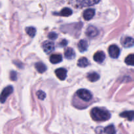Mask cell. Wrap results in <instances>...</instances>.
Listing matches in <instances>:
<instances>
[{"label": "cell", "instance_id": "12", "mask_svg": "<svg viewBox=\"0 0 134 134\" xmlns=\"http://www.w3.org/2000/svg\"><path fill=\"white\" fill-rule=\"evenodd\" d=\"M64 56L67 59H69V60L74 58L75 56L74 50L71 48H69V47L67 48L64 52Z\"/></svg>", "mask_w": 134, "mask_h": 134}, {"label": "cell", "instance_id": "13", "mask_svg": "<svg viewBox=\"0 0 134 134\" xmlns=\"http://www.w3.org/2000/svg\"><path fill=\"white\" fill-rule=\"evenodd\" d=\"M50 61H51V62L52 64H56L62 61V56L60 54H52L51 56V57H50Z\"/></svg>", "mask_w": 134, "mask_h": 134}, {"label": "cell", "instance_id": "2", "mask_svg": "<svg viewBox=\"0 0 134 134\" xmlns=\"http://www.w3.org/2000/svg\"><path fill=\"white\" fill-rule=\"evenodd\" d=\"M77 95L80 99L85 101V102H89L92 98V94L89 90L86 89H80L77 92Z\"/></svg>", "mask_w": 134, "mask_h": 134}, {"label": "cell", "instance_id": "16", "mask_svg": "<svg viewBox=\"0 0 134 134\" xmlns=\"http://www.w3.org/2000/svg\"><path fill=\"white\" fill-rule=\"evenodd\" d=\"M35 68H36L37 71L40 73H44V72L47 70V67H46V65L42 62H38L37 63V64H35Z\"/></svg>", "mask_w": 134, "mask_h": 134}, {"label": "cell", "instance_id": "4", "mask_svg": "<svg viewBox=\"0 0 134 134\" xmlns=\"http://www.w3.org/2000/svg\"><path fill=\"white\" fill-rule=\"evenodd\" d=\"M13 88L12 86H8L3 89V90L1 92V102L3 103L6 101L7 98L13 93Z\"/></svg>", "mask_w": 134, "mask_h": 134}, {"label": "cell", "instance_id": "26", "mask_svg": "<svg viewBox=\"0 0 134 134\" xmlns=\"http://www.w3.org/2000/svg\"><path fill=\"white\" fill-rule=\"evenodd\" d=\"M67 44H68V41H67L65 39H64V40L61 41V42L60 43V44H59V45L60 46V47H65V46L67 45Z\"/></svg>", "mask_w": 134, "mask_h": 134}, {"label": "cell", "instance_id": "7", "mask_svg": "<svg viewBox=\"0 0 134 134\" xmlns=\"http://www.w3.org/2000/svg\"><path fill=\"white\" fill-rule=\"evenodd\" d=\"M55 73L58 78L61 81H64L67 77V70L64 68H58L55 71Z\"/></svg>", "mask_w": 134, "mask_h": 134}, {"label": "cell", "instance_id": "22", "mask_svg": "<svg viewBox=\"0 0 134 134\" xmlns=\"http://www.w3.org/2000/svg\"><path fill=\"white\" fill-rule=\"evenodd\" d=\"M36 94L37 98H39V99H41V100H43V99L46 98L45 93L43 91H42V90H39V91L37 92Z\"/></svg>", "mask_w": 134, "mask_h": 134}, {"label": "cell", "instance_id": "24", "mask_svg": "<svg viewBox=\"0 0 134 134\" xmlns=\"http://www.w3.org/2000/svg\"><path fill=\"white\" fill-rule=\"evenodd\" d=\"M57 37H58L57 34H56L55 32H51L48 34V38L51 39H52V40L56 39V38H57Z\"/></svg>", "mask_w": 134, "mask_h": 134}, {"label": "cell", "instance_id": "11", "mask_svg": "<svg viewBox=\"0 0 134 134\" xmlns=\"http://www.w3.org/2000/svg\"><path fill=\"white\" fill-rule=\"evenodd\" d=\"M122 44L125 48H130L134 45V39L130 37H126L122 41Z\"/></svg>", "mask_w": 134, "mask_h": 134}, {"label": "cell", "instance_id": "15", "mask_svg": "<svg viewBox=\"0 0 134 134\" xmlns=\"http://www.w3.org/2000/svg\"><path fill=\"white\" fill-rule=\"evenodd\" d=\"M89 64V62L88 59L85 57H82L77 62V65L80 68H85L88 66Z\"/></svg>", "mask_w": 134, "mask_h": 134}, {"label": "cell", "instance_id": "23", "mask_svg": "<svg viewBox=\"0 0 134 134\" xmlns=\"http://www.w3.org/2000/svg\"><path fill=\"white\" fill-rule=\"evenodd\" d=\"M80 3H82V6H88V5H94L95 3H98L99 1H79Z\"/></svg>", "mask_w": 134, "mask_h": 134}, {"label": "cell", "instance_id": "25", "mask_svg": "<svg viewBox=\"0 0 134 134\" xmlns=\"http://www.w3.org/2000/svg\"><path fill=\"white\" fill-rule=\"evenodd\" d=\"M10 77L12 81H15V80H16V73L15 71L10 72Z\"/></svg>", "mask_w": 134, "mask_h": 134}, {"label": "cell", "instance_id": "9", "mask_svg": "<svg viewBox=\"0 0 134 134\" xmlns=\"http://www.w3.org/2000/svg\"><path fill=\"white\" fill-rule=\"evenodd\" d=\"M105 58V54L103 51H99L97 52L94 55V61L98 63H102L104 61Z\"/></svg>", "mask_w": 134, "mask_h": 134}, {"label": "cell", "instance_id": "14", "mask_svg": "<svg viewBox=\"0 0 134 134\" xmlns=\"http://www.w3.org/2000/svg\"><path fill=\"white\" fill-rule=\"evenodd\" d=\"M88 44V42L86 40H81L79 42L78 44V48L81 52H83L87 50Z\"/></svg>", "mask_w": 134, "mask_h": 134}, {"label": "cell", "instance_id": "3", "mask_svg": "<svg viewBox=\"0 0 134 134\" xmlns=\"http://www.w3.org/2000/svg\"><path fill=\"white\" fill-rule=\"evenodd\" d=\"M109 54L112 58H118L120 55V49L119 47L115 44H112L109 47Z\"/></svg>", "mask_w": 134, "mask_h": 134}, {"label": "cell", "instance_id": "1", "mask_svg": "<svg viewBox=\"0 0 134 134\" xmlns=\"http://www.w3.org/2000/svg\"><path fill=\"white\" fill-rule=\"evenodd\" d=\"M91 116L96 121H106L111 118V114L108 111L99 107H95L92 109Z\"/></svg>", "mask_w": 134, "mask_h": 134}, {"label": "cell", "instance_id": "5", "mask_svg": "<svg viewBox=\"0 0 134 134\" xmlns=\"http://www.w3.org/2000/svg\"><path fill=\"white\" fill-rule=\"evenodd\" d=\"M43 51L47 54H49L52 52L54 49V44L51 41H44L43 43Z\"/></svg>", "mask_w": 134, "mask_h": 134}, {"label": "cell", "instance_id": "17", "mask_svg": "<svg viewBox=\"0 0 134 134\" xmlns=\"http://www.w3.org/2000/svg\"><path fill=\"white\" fill-rule=\"evenodd\" d=\"M87 79L91 82H96L98 80H99V75L96 72H93V73H90L88 74Z\"/></svg>", "mask_w": 134, "mask_h": 134}, {"label": "cell", "instance_id": "18", "mask_svg": "<svg viewBox=\"0 0 134 134\" xmlns=\"http://www.w3.org/2000/svg\"><path fill=\"white\" fill-rule=\"evenodd\" d=\"M72 13H73V12H72L71 9H69V8L65 7L62 9V10L59 13V14L62 16H69L71 15Z\"/></svg>", "mask_w": 134, "mask_h": 134}, {"label": "cell", "instance_id": "10", "mask_svg": "<svg viewBox=\"0 0 134 134\" xmlns=\"http://www.w3.org/2000/svg\"><path fill=\"white\" fill-rule=\"evenodd\" d=\"M120 116H121V117L126 118V119H128L129 121H132V120H134V111H124V112L120 114Z\"/></svg>", "mask_w": 134, "mask_h": 134}, {"label": "cell", "instance_id": "19", "mask_svg": "<svg viewBox=\"0 0 134 134\" xmlns=\"http://www.w3.org/2000/svg\"><path fill=\"white\" fill-rule=\"evenodd\" d=\"M125 63L127 65L134 66V54H130L126 58Z\"/></svg>", "mask_w": 134, "mask_h": 134}, {"label": "cell", "instance_id": "8", "mask_svg": "<svg viewBox=\"0 0 134 134\" xmlns=\"http://www.w3.org/2000/svg\"><path fill=\"white\" fill-rule=\"evenodd\" d=\"M95 15V10L93 9H86L83 13V18L86 20H90Z\"/></svg>", "mask_w": 134, "mask_h": 134}, {"label": "cell", "instance_id": "20", "mask_svg": "<svg viewBox=\"0 0 134 134\" xmlns=\"http://www.w3.org/2000/svg\"><path fill=\"white\" fill-rule=\"evenodd\" d=\"M104 132L107 134H115L116 130H115V128L114 127V126L113 124H111V125H109L106 127V128H105Z\"/></svg>", "mask_w": 134, "mask_h": 134}, {"label": "cell", "instance_id": "6", "mask_svg": "<svg viewBox=\"0 0 134 134\" xmlns=\"http://www.w3.org/2000/svg\"><path fill=\"white\" fill-rule=\"evenodd\" d=\"M99 34L98 29L95 27L94 26H90L87 28L86 31V34L88 37L93 38L96 37Z\"/></svg>", "mask_w": 134, "mask_h": 134}, {"label": "cell", "instance_id": "21", "mask_svg": "<svg viewBox=\"0 0 134 134\" xmlns=\"http://www.w3.org/2000/svg\"><path fill=\"white\" fill-rule=\"evenodd\" d=\"M26 33L31 37H34L36 34V30L34 27H27L26 28Z\"/></svg>", "mask_w": 134, "mask_h": 134}]
</instances>
